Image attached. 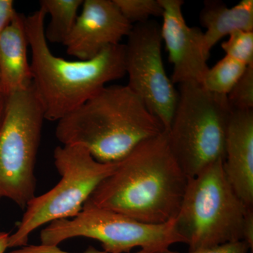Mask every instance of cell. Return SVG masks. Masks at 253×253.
Segmentation results:
<instances>
[{"instance_id":"obj_16","label":"cell","mask_w":253,"mask_h":253,"mask_svg":"<svg viewBox=\"0 0 253 253\" xmlns=\"http://www.w3.org/2000/svg\"><path fill=\"white\" fill-rule=\"evenodd\" d=\"M248 66L225 56L212 68H209L201 85L212 94L227 96Z\"/></svg>"},{"instance_id":"obj_24","label":"cell","mask_w":253,"mask_h":253,"mask_svg":"<svg viewBox=\"0 0 253 253\" xmlns=\"http://www.w3.org/2000/svg\"><path fill=\"white\" fill-rule=\"evenodd\" d=\"M9 238L8 233L0 231V253H4L9 248Z\"/></svg>"},{"instance_id":"obj_21","label":"cell","mask_w":253,"mask_h":253,"mask_svg":"<svg viewBox=\"0 0 253 253\" xmlns=\"http://www.w3.org/2000/svg\"><path fill=\"white\" fill-rule=\"evenodd\" d=\"M9 253H78L67 252L60 249L59 246H44V245H30L24 247L20 248ZM81 253H109L106 251H100L95 249L94 248L89 247L84 252ZM135 253H148L141 250L139 252Z\"/></svg>"},{"instance_id":"obj_1","label":"cell","mask_w":253,"mask_h":253,"mask_svg":"<svg viewBox=\"0 0 253 253\" xmlns=\"http://www.w3.org/2000/svg\"><path fill=\"white\" fill-rule=\"evenodd\" d=\"M188 181L171 152L165 130L119 161L86 204L146 224H163L175 219Z\"/></svg>"},{"instance_id":"obj_4","label":"cell","mask_w":253,"mask_h":253,"mask_svg":"<svg viewBox=\"0 0 253 253\" xmlns=\"http://www.w3.org/2000/svg\"><path fill=\"white\" fill-rule=\"evenodd\" d=\"M247 208L226 179L219 159L189 178L174 226L189 252L241 241Z\"/></svg>"},{"instance_id":"obj_7","label":"cell","mask_w":253,"mask_h":253,"mask_svg":"<svg viewBox=\"0 0 253 253\" xmlns=\"http://www.w3.org/2000/svg\"><path fill=\"white\" fill-rule=\"evenodd\" d=\"M44 111L33 84L6 96L0 121V199L22 209L36 196L35 174Z\"/></svg>"},{"instance_id":"obj_5","label":"cell","mask_w":253,"mask_h":253,"mask_svg":"<svg viewBox=\"0 0 253 253\" xmlns=\"http://www.w3.org/2000/svg\"><path fill=\"white\" fill-rule=\"evenodd\" d=\"M231 113L227 96L209 92L199 83L179 84L177 104L166 131L171 152L189 179L224 161Z\"/></svg>"},{"instance_id":"obj_3","label":"cell","mask_w":253,"mask_h":253,"mask_svg":"<svg viewBox=\"0 0 253 253\" xmlns=\"http://www.w3.org/2000/svg\"><path fill=\"white\" fill-rule=\"evenodd\" d=\"M46 15L41 7L25 16V27L31 50L33 87L44 118L58 121L108 83L126 74L125 44L109 46L92 59L84 61L58 57L51 52L44 36Z\"/></svg>"},{"instance_id":"obj_23","label":"cell","mask_w":253,"mask_h":253,"mask_svg":"<svg viewBox=\"0 0 253 253\" xmlns=\"http://www.w3.org/2000/svg\"><path fill=\"white\" fill-rule=\"evenodd\" d=\"M243 241L249 244L251 253L253 251V208H248L243 225Z\"/></svg>"},{"instance_id":"obj_2","label":"cell","mask_w":253,"mask_h":253,"mask_svg":"<svg viewBox=\"0 0 253 253\" xmlns=\"http://www.w3.org/2000/svg\"><path fill=\"white\" fill-rule=\"evenodd\" d=\"M62 145L81 146L96 161L116 163L141 142L166 130L127 85L105 86L57 121Z\"/></svg>"},{"instance_id":"obj_8","label":"cell","mask_w":253,"mask_h":253,"mask_svg":"<svg viewBox=\"0 0 253 253\" xmlns=\"http://www.w3.org/2000/svg\"><path fill=\"white\" fill-rule=\"evenodd\" d=\"M76 237L97 240L109 253H129L137 247L148 253H163L173 244H185L176 230L174 219L163 224H146L86 203L76 217L49 223L41 233L44 246H59Z\"/></svg>"},{"instance_id":"obj_14","label":"cell","mask_w":253,"mask_h":253,"mask_svg":"<svg viewBox=\"0 0 253 253\" xmlns=\"http://www.w3.org/2000/svg\"><path fill=\"white\" fill-rule=\"evenodd\" d=\"M200 21L206 28L205 47L210 54L221 38L236 31H253V1L242 0L230 8L219 0H207L200 13Z\"/></svg>"},{"instance_id":"obj_12","label":"cell","mask_w":253,"mask_h":253,"mask_svg":"<svg viewBox=\"0 0 253 253\" xmlns=\"http://www.w3.org/2000/svg\"><path fill=\"white\" fill-rule=\"evenodd\" d=\"M223 168L239 199L246 207L253 208V110H232Z\"/></svg>"},{"instance_id":"obj_10","label":"cell","mask_w":253,"mask_h":253,"mask_svg":"<svg viewBox=\"0 0 253 253\" xmlns=\"http://www.w3.org/2000/svg\"><path fill=\"white\" fill-rule=\"evenodd\" d=\"M163 12L161 38L166 43L169 62L174 68L173 84L185 83L202 84L209 67L210 54L205 47L204 33L190 27L182 12V0H159Z\"/></svg>"},{"instance_id":"obj_6","label":"cell","mask_w":253,"mask_h":253,"mask_svg":"<svg viewBox=\"0 0 253 253\" xmlns=\"http://www.w3.org/2000/svg\"><path fill=\"white\" fill-rule=\"evenodd\" d=\"M54 158L61 179L45 194L28 203L18 229L9 235V248L28 246L30 235L38 228L77 216L93 191L118 165L99 162L87 150L76 145L57 146Z\"/></svg>"},{"instance_id":"obj_13","label":"cell","mask_w":253,"mask_h":253,"mask_svg":"<svg viewBox=\"0 0 253 253\" xmlns=\"http://www.w3.org/2000/svg\"><path fill=\"white\" fill-rule=\"evenodd\" d=\"M24 19L17 13L0 36V91L5 96L33 84Z\"/></svg>"},{"instance_id":"obj_18","label":"cell","mask_w":253,"mask_h":253,"mask_svg":"<svg viewBox=\"0 0 253 253\" xmlns=\"http://www.w3.org/2000/svg\"><path fill=\"white\" fill-rule=\"evenodd\" d=\"M226 56L244 63L253 65V31H239L229 36L221 44Z\"/></svg>"},{"instance_id":"obj_9","label":"cell","mask_w":253,"mask_h":253,"mask_svg":"<svg viewBox=\"0 0 253 253\" xmlns=\"http://www.w3.org/2000/svg\"><path fill=\"white\" fill-rule=\"evenodd\" d=\"M161 26L147 21L133 26L125 44L126 84L168 130L175 111L178 91L168 77L161 53Z\"/></svg>"},{"instance_id":"obj_17","label":"cell","mask_w":253,"mask_h":253,"mask_svg":"<svg viewBox=\"0 0 253 253\" xmlns=\"http://www.w3.org/2000/svg\"><path fill=\"white\" fill-rule=\"evenodd\" d=\"M129 23H141L151 16H162L163 10L159 0H113Z\"/></svg>"},{"instance_id":"obj_11","label":"cell","mask_w":253,"mask_h":253,"mask_svg":"<svg viewBox=\"0 0 253 253\" xmlns=\"http://www.w3.org/2000/svg\"><path fill=\"white\" fill-rule=\"evenodd\" d=\"M132 28L113 0H86L63 44L70 56L82 61L89 60L106 48L121 44Z\"/></svg>"},{"instance_id":"obj_25","label":"cell","mask_w":253,"mask_h":253,"mask_svg":"<svg viewBox=\"0 0 253 253\" xmlns=\"http://www.w3.org/2000/svg\"><path fill=\"white\" fill-rule=\"evenodd\" d=\"M5 103H6V96L0 91V121L4 113Z\"/></svg>"},{"instance_id":"obj_15","label":"cell","mask_w":253,"mask_h":253,"mask_svg":"<svg viewBox=\"0 0 253 253\" xmlns=\"http://www.w3.org/2000/svg\"><path fill=\"white\" fill-rule=\"evenodd\" d=\"M83 0H42L41 7L50 16L48 26H44L46 41L63 44L72 31Z\"/></svg>"},{"instance_id":"obj_20","label":"cell","mask_w":253,"mask_h":253,"mask_svg":"<svg viewBox=\"0 0 253 253\" xmlns=\"http://www.w3.org/2000/svg\"><path fill=\"white\" fill-rule=\"evenodd\" d=\"M251 250L246 241H238L219 245L209 249L199 250L193 252L179 253L168 250L163 253H248Z\"/></svg>"},{"instance_id":"obj_22","label":"cell","mask_w":253,"mask_h":253,"mask_svg":"<svg viewBox=\"0 0 253 253\" xmlns=\"http://www.w3.org/2000/svg\"><path fill=\"white\" fill-rule=\"evenodd\" d=\"M17 12L12 0H0V36L14 19Z\"/></svg>"},{"instance_id":"obj_19","label":"cell","mask_w":253,"mask_h":253,"mask_svg":"<svg viewBox=\"0 0 253 253\" xmlns=\"http://www.w3.org/2000/svg\"><path fill=\"white\" fill-rule=\"evenodd\" d=\"M227 100L232 110L253 109V65L246 68L242 77L227 95Z\"/></svg>"}]
</instances>
